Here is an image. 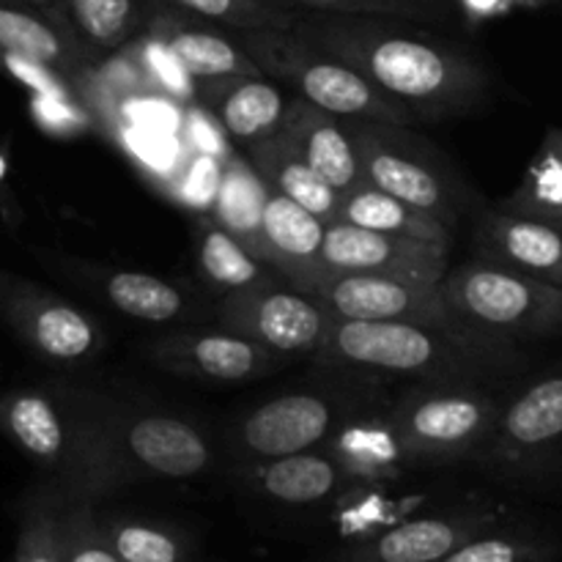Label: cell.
Returning <instances> with one entry per match:
<instances>
[{
	"mask_svg": "<svg viewBox=\"0 0 562 562\" xmlns=\"http://www.w3.org/2000/svg\"><path fill=\"white\" fill-rule=\"evenodd\" d=\"M110 409L88 395L22 387L0 398V431L58 477L60 497L97 503L115 492L108 456Z\"/></svg>",
	"mask_w": 562,
	"mask_h": 562,
	"instance_id": "3957f363",
	"label": "cell"
},
{
	"mask_svg": "<svg viewBox=\"0 0 562 562\" xmlns=\"http://www.w3.org/2000/svg\"><path fill=\"white\" fill-rule=\"evenodd\" d=\"M267 77L291 82L300 99L346 121H384L406 126L415 113L368 82L360 71L329 55L291 27L234 33Z\"/></svg>",
	"mask_w": 562,
	"mask_h": 562,
	"instance_id": "277c9868",
	"label": "cell"
},
{
	"mask_svg": "<svg viewBox=\"0 0 562 562\" xmlns=\"http://www.w3.org/2000/svg\"><path fill=\"white\" fill-rule=\"evenodd\" d=\"M278 135L335 192H349L362 181L349 121L340 115L327 113L305 99H294L285 108Z\"/></svg>",
	"mask_w": 562,
	"mask_h": 562,
	"instance_id": "ffe728a7",
	"label": "cell"
},
{
	"mask_svg": "<svg viewBox=\"0 0 562 562\" xmlns=\"http://www.w3.org/2000/svg\"><path fill=\"white\" fill-rule=\"evenodd\" d=\"M198 263L212 285L225 291H245L256 285L278 283L280 274L269 263L252 256L236 236H231L214 220L203 223L198 241Z\"/></svg>",
	"mask_w": 562,
	"mask_h": 562,
	"instance_id": "f1b7e54d",
	"label": "cell"
},
{
	"mask_svg": "<svg viewBox=\"0 0 562 562\" xmlns=\"http://www.w3.org/2000/svg\"><path fill=\"white\" fill-rule=\"evenodd\" d=\"M322 263L327 272L387 274L439 285L448 272V250L333 220L324 228Z\"/></svg>",
	"mask_w": 562,
	"mask_h": 562,
	"instance_id": "5bb4252c",
	"label": "cell"
},
{
	"mask_svg": "<svg viewBox=\"0 0 562 562\" xmlns=\"http://www.w3.org/2000/svg\"><path fill=\"white\" fill-rule=\"evenodd\" d=\"M477 258L562 289V231L508 209H486L475 225Z\"/></svg>",
	"mask_w": 562,
	"mask_h": 562,
	"instance_id": "ac0fdd59",
	"label": "cell"
},
{
	"mask_svg": "<svg viewBox=\"0 0 562 562\" xmlns=\"http://www.w3.org/2000/svg\"><path fill=\"white\" fill-rule=\"evenodd\" d=\"M505 401L492 384L423 382L393 404L387 437L395 456L412 464H453L475 459Z\"/></svg>",
	"mask_w": 562,
	"mask_h": 562,
	"instance_id": "5b68a950",
	"label": "cell"
},
{
	"mask_svg": "<svg viewBox=\"0 0 562 562\" xmlns=\"http://www.w3.org/2000/svg\"><path fill=\"white\" fill-rule=\"evenodd\" d=\"M355 404L338 393H285L252 406L231 431L245 464L313 450L349 420Z\"/></svg>",
	"mask_w": 562,
	"mask_h": 562,
	"instance_id": "8fae6325",
	"label": "cell"
},
{
	"mask_svg": "<svg viewBox=\"0 0 562 562\" xmlns=\"http://www.w3.org/2000/svg\"><path fill=\"white\" fill-rule=\"evenodd\" d=\"M335 322H448L439 285L387 274L327 272L311 291Z\"/></svg>",
	"mask_w": 562,
	"mask_h": 562,
	"instance_id": "4fadbf2b",
	"label": "cell"
},
{
	"mask_svg": "<svg viewBox=\"0 0 562 562\" xmlns=\"http://www.w3.org/2000/svg\"><path fill=\"white\" fill-rule=\"evenodd\" d=\"M285 9H305L311 14L329 16H423L417 0H274Z\"/></svg>",
	"mask_w": 562,
	"mask_h": 562,
	"instance_id": "d590c367",
	"label": "cell"
},
{
	"mask_svg": "<svg viewBox=\"0 0 562 562\" xmlns=\"http://www.w3.org/2000/svg\"><path fill=\"white\" fill-rule=\"evenodd\" d=\"M151 5L154 11H170L231 33L291 27L300 16L274 0H151Z\"/></svg>",
	"mask_w": 562,
	"mask_h": 562,
	"instance_id": "f546056e",
	"label": "cell"
},
{
	"mask_svg": "<svg viewBox=\"0 0 562 562\" xmlns=\"http://www.w3.org/2000/svg\"><path fill=\"white\" fill-rule=\"evenodd\" d=\"M25 3H33V5H44V9H60L58 0H25Z\"/></svg>",
	"mask_w": 562,
	"mask_h": 562,
	"instance_id": "74e56055",
	"label": "cell"
},
{
	"mask_svg": "<svg viewBox=\"0 0 562 562\" xmlns=\"http://www.w3.org/2000/svg\"><path fill=\"white\" fill-rule=\"evenodd\" d=\"M97 503L64 499L58 505L60 562H121L99 521Z\"/></svg>",
	"mask_w": 562,
	"mask_h": 562,
	"instance_id": "836d02e7",
	"label": "cell"
},
{
	"mask_svg": "<svg viewBox=\"0 0 562 562\" xmlns=\"http://www.w3.org/2000/svg\"><path fill=\"white\" fill-rule=\"evenodd\" d=\"M108 456L115 488L135 481H190L212 464L201 428L173 415L110 409Z\"/></svg>",
	"mask_w": 562,
	"mask_h": 562,
	"instance_id": "9c48e42d",
	"label": "cell"
},
{
	"mask_svg": "<svg viewBox=\"0 0 562 562\" xmlns=\"http://www.w3.org/2000/svg\"><path fill=\"white\" fill-rule=\"evenodd\" d=\"M148 33L159 38L165 53L176 60L181 71L192 80H225V77H258L263 75L236 36L223 27L206 22L187 20L170 11H154Z\"/></svg>",
	"mask_w": 562,
	"mask_h": 562,
	"instance_id": "7402d4cb",
	"label": "cell"
},
{
	"mask_svg": "<svg viewBox=\"0 0 562 562\" xmlns=\"http://www.w3.org/2000/svg\"><path fill=\"white\" fill-rule=\"evenodd\" d=\"M110 547L121 562H190V547L184 538L170 527L157 521L113 516L99 519Z\"/></svg>",
	"mask_w": 562,
	"mask_h": 562,
	"instance_id": "1f68e13d",
	"label": "cell"
},
{
	"mask_svg": "<svg viewBox=\"0 0 562 562\" xmlns=\"http://www.w3.org/2000/svg\"><path fill=\"white\" fill-rule=\"evenodd\" d=\"M439 296L453 322L492 338L519 344L562 333V289L486 258L448 269Z\"/></svg>",
	"mask_w": 562,
	"mask_h": 562,
	"instance_id": "8992f818",
	"label": "cell"
},
{
	"mask_svg": "<svg viewBox=\"0 0 562 562\" xmlns=\"http://www.w3.org/2000/svg\"><path fill=\"white\" fill-rule=\"evenodd\" d=\"M201 102L234 140L247 146L274 135L289 108V99L267 75L203 82Z\"/></svg>",
	"mask_w": 562,
	"mask_h": 562,
	"instance_id": "603a6c76",
	"label": "cell"
},
{
	"mask_svg": "<svg viewBox=\"0 0 562 562\" xmlns=\"http://www.w3.org/2000/svg\"><path fill=\"white\" fill-rule=\"evenodd\" d=\"M558 543L536 532L494 530L470 538L437 562H552Z\"/></svg>",
	"mask_w": 562,
	"mask_h": 562,
	"instance_id": "d6a6232c",
	"label": "cell"
},
{
	"mask_svg": "<svg viewBox=\"0 0 562 562\" xmlns=\"http://www.w3.org/2000/svg\"><path fill=\"white\" fill-rule=\"evenodd\" d=\"M355 470L344 456L327 448L302 450L283 459L252 461L245 470V483L269 503L307 508L322 505L344 492L355 481Z\"/></svg>",
	"mask_w": 562,
	"mask_h": 562,
	"instance_id": "44dd1931",
	"label": "cell"
},
{
	"mask_svg": "<svg viewBox=\"0 0 562 562\" xmlns=\"http://www.w3.org/2000/svg\"><path fill=\"white\" fill-rule=\"evenodd\" d=\"M269 187L247 157H228L214 187V223L223 225L256 258H261V214ZM267 263V261H263Z\"/></svg>",
	"mask_w": 562,
	"mask_h": 562,
	"instance_id": "484cf974",
	"label": "cell"
},
{
	"mask_svg": "<svg viewBox=\"0 0 562 562\" xmlns=\"http://www.w3.org/2000/svg\"><path fill=\"white\" fill-rule=\"evenodd\" d=\"M327 223L300 203L269 190L261 214V261L296 291H311L327 274L322 241Z\"/></svg>",
	"mask_w": 562,
	"mask_h": 562,
	"instance_id": "d6986e66",
	"label": "cell"
},
{
	"mask_svg": "<svg viewBox=\"0 0 562 562\" xmlns=\"http://www.w3.org/2000/svg\"><path fill=\"white\" fill-rule=\"evenodd\" d=\"M488 470L532 481L562 464V368L543 373L499 409L492 437L475 456Z\"/></svg>",
	"mask_w": 562,
	"mask_h": 562,
	"instance_id": "ba28073f",
	"label": "cell"
},
{
	"mask_svg": "<svg viewBox=\"0 0 562 562\" xmlns=\"http://www.w3.org/2000/svg\"><path fill=\"white\" fill-rule=\"evenodd\" d=\"M525 217L543 220L562 231V130L549 126L541 148L527 165L519 187L499 203Z\"/></svg>",
	"mask_w": 562,
	"mask_h": 562,
	"instance_id": "83f0119b",
	"label": "cell"
},
{
	"mask_svg": "<svg viewBox=\"0 0 562 562\" xmlns=\"http://www.w3.org/2000/svg\"><path fill=\"white\" fill-rule=\"evenodd\" d=\"M362 181L431 214L453 228L459 220V192L434 154L401 124L349 121Z\"/></svg>",
	"mask_w": 562,
	"mask_h": 562,
	"instance_id": "52a82bcc",
	"label": "cell"
},
{
	"mask_svg": "<svg viewBox=\"0 0 562 562\" xmlns=\"http://www.w3.org/2000/svg\"><path fill=\"white\" fill-rule=\"evenodd\" d=\"M102 294L119 313L151 324L173 322L187 305L173 283L146 272H108L102 278Z\"/></svg>",
	"mask_w": 562,
	"mask_h": 562,
	"instance_id": "4dcf8cb0",
	"label": "cell"
},
{
	"mask_svg": "<svg viewBox=\"0 0 562 562\" xmlns=\"http://www.w3.org/2000/svg\"><path fill=\"white\" fill-rule=\"evenodd\" d=\"M459 3L472 20H486V16L508 14L514 9H536L543 0H459Z\"/></svg>",
	"mask_w": 562,
	"mask_h": 562,
	"instance_id": "8d00e7d4",
	"label": "cell"
},
{
	"mask_svg": "<svg viewBox=\"0 0 562 562\" xmlns=\"http://www.w3.org/2000/svg\"><path fill=\"white\" fill-rule=\"evenodd\" d=\"M217 318L225 329L256 340L278 357H316L335 327V318L316 296L278 283L228 291Z\"/></svg>",
	"mask_w": 562,
	"mask_h": 562,
	"instance_id": "30bf717a",
	"label": "cell"
},
{
	"mask_svg": "<svg viewBox=\"0 0 562 562\" xmlns=\"http://www.w3.org/2000/svg\"><path fill=\"white\" fill-rule=\"evenodd\" d=\"M0 49L55 71L60 80L80 77L93 60V49L77 36L64 11L25 0H0Z\"/></svg>",
	"mask_w": 562,
	"mask_h": 562,
	"instance_id": "e0dca14e",
	"label": "cell"
},
{
	"mask_svg": "<svg viewBox=\"0 0 562 562\" xmlns=\"http://www.w3.org/2000/svg\"><path fill=\"white\" fill-rule=\"evenodd\" d=\"M503 525L499 508H459L401 521L355 547L340 549L329 562H437L470 538Z\"/></svg>",
	"mask_w": 562,
	"mask_h": 562,
	"instance_id": "9a60e30c",
	"label": "cell"
},
{
	"mask_svg": "<svg viewBox=\"0 0 562 562\" xmlns=\"http://www.w3.org/2000/svg\"><path fill=\"white\" fill-rule=\"evenodd\" d=\"M247 159L258 170L267 187L289 201L300 203L311 214H316L324 223H333L338 217L340 192H335L322 176L313 173L294 151L289 143L274 132L263 140L247 146Z\"/></svg>",
	"mask_w": 562,
	"mask_h": 562,
	"instance_id": "d4e9b609",
	"label": "cell"
},
{
	"mask_svg": "<svg viewBox=\"0 0 562 562\" xmlns=\"http://www.w3.org/2000/svg\"><path fill=\"white\" fill-rule=\"evenodd\" d=\"M335 220L379 231V234L420 241V245H431L448 252L450 241H453L448 225L439 223L431 214L420 212V209L409 206V203L398 201V198L387 195V192L376 190L368 181H360L349 192H340L338 217Z\"/></svg>",
	"mask_w": 562,
	"mask_h": 562,
	"instance_id": "cb8c5ba5",
	"label": "cell"
},
{
	"mask_svg": "<svg viewBox=\"0 0 562 562\" xmlns=\"http://www.w3.org/2000/svg\"><path fill=\"white\" fill-rule=\"evenodd\" d=\"M0 313L14 333L53 362H80L102 349V329L71 302L0 272Z\"/></svg>",
	"mask_w": 562,
	"mask_h": 562,
	"instance_id": "7c38bea8",
	"label": "cell"
},
{
	"mask_svg": "<svg viewBox=\"0 0 562 562\" xmlns=\"http://www.w3.org/2000/svg\"><path fill=\"white\" fill-rule=\"evenodd\" d=\"M151 357L170 373L223 384L267 376L283 362V357L231 329L170 335L154 346Z\"/></svg>",
	"mask_w": 562,
	"mask_h": 562,
	"instance_id": "2e32d148",
	"label": "cell"
},
{
	"mask_svg": "<svg viewBox=\"0 0 562 562\" xmlns=\"http://www.w3.org/2000/svg\"><path fill=\"white\" fill-rule=\"evenodd\" d=\"M316 360L434 384H497L527 366L519 346L453 322H335Z\"/></svg>",
	"mask_w": 562,
	"mask_h": 562,
	"instance_id": "7a4b0ae2",
	"label": "cell"
},
{
	"mask_svg": "<svg viewBox=\"0 0 562 562\" xmlns=\"http://www.w3.org/2000/svg\"><path fill=\"white\" fill-rule=\"evenodd\" d=\"M58 5L93 53L130 44L148 31L154 16L151 0H58Z\"/></svg>",
	"mask_w": 562,
	"mask_h": 562,
	"instance_id": "4316f807",
	"label": "cell"
},
{
	"mask_svg": "<svg viewBox=\"0 0 562 562\" xmlns=\"http://www.w3.org/2000/svg\"><path fill=\"white\" fill-rule=\"evenodd\" d=\"M294 27L412 113H456L486 91V75L475 60L448 44L395 31L382 16L313 14L296 16Z\"/></svg>",
	"mask_w": 562,
	"mask_h": 562,
	"instance_id": "6da1fadb",
	"label": "cell"
},
{
	"mask_svg": "<svg viewBox=\"0 0 562 562\" xmlns=\"http://www.w3.org/2000/svg\"><path fill=\"white\" fill-rule=\"evenodd\" d=\"M58 505L60 494L55 488H44L25 499L20 514V532H16L14 562H60Z\"/></svg>",
	"mask_w": 562,
	"mask_h": 562,
	"instance_id": "e575fe53",
	"label": "cell"
}]
</instances>
